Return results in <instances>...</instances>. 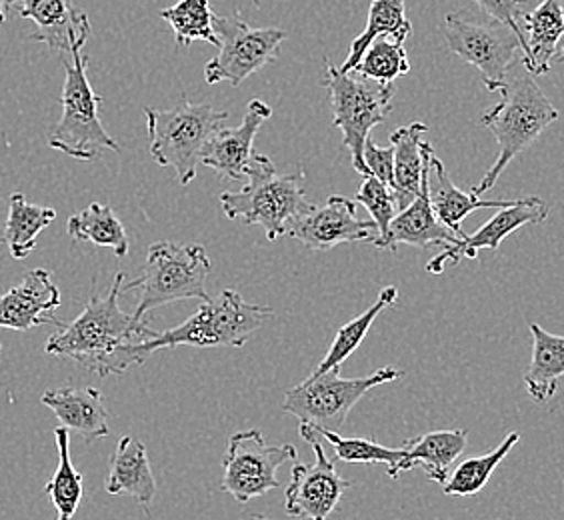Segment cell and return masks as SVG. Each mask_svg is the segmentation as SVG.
Returning a JSON list of instances; mask_svg holds the SVG:
<instances>
[{
  "instance_id": "cell-1",
  "label": "cell",
  "mask_w": 564,
  "mask_h": 520,
  "mask_svg": "<svg viewBox=\"0 0 564 520\" xmlns=\"http://www.w3.org/2000/svg\"><path fill=\"white\" fill-rule=\"evenodd\" d=\"M124 272H117L107 296L93 294L85 311L70 325H63L44 345L53 357L70 358L98 377L122 375L134 365H142L141 347L159 335L144 318H137L120 308L119 296Z\"/></svg>"
},
{
  "instance_id": "cell-2",
  "label": "cell",
  "mask_w": 564,
  "mask_h": 520,
  "mask_svg": "<svg viewBox=\"0 0 564 520\" xmlns=\"http://www.w3.org/2000/svg\"><path fill=\"white\" fill-rule=\"evenodd\" d=\"M499 105L485 110L480 119L499 142V156L482 181L473 186L470 193L477 196L489 193L510 161L527 151L554 120H558V110L554 109L553 102L529 71L527 75L507 76V83L499 88Z\"/></svg>"
},
{
  "instance_id": "cell-3",
  "label": "cell",
  "mask_w": 564,
  "mask_h": 520,
  "mask_svg": "<svg viewBox=\"0 0 564 520\" xmlns=\"http://www.w3.org/2000/svg\"><path fill=\"white\" fill-rule=\"evenodd\" d=\"M220 206L230 220L264 228L271 242L284 237L299 218L315 208L304 195L303 171L279 174L261 152L252 154L247 185L239 193H223Z\"/></svg>"
},
{
  "instance_id": "cell-4",
  "label": "cell",
  "mask_w": 564,
  "mask_h": 520,
  "mask_svg": "<svg viewBox=\"0 0 564 520\" xmlns=\"http://www.w3.org/2000/svg\"><path fill=\"white\" fill-rule=\"evenodd\" d=\"M274 315L271 306L250 304L232 289L210 299L183 325L174 326L147 340L141 347L144 360L161 348H242L250 336Z\"/></svg>"
},
{
  "instance_id": "cell-5",
  "label": "cell",
  "mask_w": 564,
  "mask_h": 520,
  "mask_svg": "<svg viewBox=\"0 0 564 520\" xmlns=\"http://www.w3.org/2000/svg\"><path fill=\"white\" fill-rule=\"evenodd\" d=\"M210 274L207 249L200 245H174L159 240L149 247L141 277L122 286V293H139V304L132 315L144 318L154 308L196 299L210 301L205 284Z\"/></svg>"
},
{
  "instance_id": "cell-6",
  "label": "cell",
  "mask_w": 564,
  "mask_h": 520,
  "mask_svg": "<svg viewBox=\"0 0 564 520\" xmlns=\"http://www.w3.org/2000/svg\"><path fill=\"white\" fill-rule=\"evenodd\" d=\"M323 85L330 95L333 124L343 132L355 171L367 178L370 171L365 163V144L370 139V130L389 117L397 88L392 83H380L357 71L345 73L328 58Z\"/></svg>"
},
{
  "instance_id": "cell-7",
  "label": "cell",
  "mask_w": 564,
  "mask_h": 520,
  "mask_svg": "<svg viewBox=\"0 0 564 520\" xmlns=\"http://www.w3.org/2000/svg\"><path fill=\"white\" fill-rule=\"evenodd\" d=\"M63 115L48 130V147L65 152L66 156H73L76 161H93L100 151L120 152L119 142L110 137L98 117L102 97H98L90 87L85 46H75L70 51V61L63 58Z\"/></svg>"
},
{
  "instance_id": "cell-8",
  "label": "cell",
  "mask_w": 564,
  "mask_h": 520,
  "mask_svg": "<svg viewBox=\"0 0 564 520\" xmlns=\"http://www.w3.org/2000/svg\"><path fill=\"white\" fill-rule=\"evenodd\" d=\"M144 115L152 159L161 166H173L181 185H191L200 164V152L208 139L223 129L228 112L196 105L183 95L173 109H144Z\"/></svg>"
},
{
  "instance_id": "cell-9",
  "label": "cell",
  "mask_w": 564,
  "mask_h": 520,
  "mask_svg": "<svg viewBox=\"0 0 564 520\" xmlns=\"http://www.w3.org/2000/svg\"><path fill=\"white\" fill-rule=\"evenodd\" d=\"M404 372L384 367L369 377L343 379L340 367L311 375L293 389L284 392L282 411L296 416L301 423L315 424L328 431H340L348 414L370 389L402 379Z\"/></svg>"
},
{
  "instance_id": "cell-10",
  "label": "cell",
  "mask_w": 564,
  "mask_h": 520,
  "mask_svg": "<svg viewBox=\"0 0 564 520\" xmlns=\"http://www.w3.org/2000/svg\"><path fill=\"white\" fill-rule=\"evenodd\" d=\"M286 463H296L293 445H267L259 429L230 434L227 455L223 458L225 475L220 490L242 505L264 497L281 488L276 470Z\"/></svg>"
},
{
  "instance_id": "cell-11",
  "label": "cell",
  "mask_w": 564,
  "mask_h": 520,
  "mask_svg": "<svg viewBox=\"0 0 564 520\" xmlns=\"http://www.w3.org/2000/svg\"><path fill=\"white\" fill-rule=\"evenodd\" d=\"M213 26L220 44L217 56L205 66L208 85L227 80L232 87H240L242 80L279 58L281 44L286 39L281 29H252L239 14H215Z\"/></svg>"
},
{
  "instance_id": "cell-12",
  "label": "cell",
  "mask_w": 564,
  "mask_h": 520,
  "mask_svg": "<svg viewBox=\"0 0 564 520\" xmlns=\"http://www.w3.org/2000/svg\"><path fill=\"white\" fill-rule=\"evenodd\" d=\"M443 33L448 48L468 65L477 66L490 93H499L521 48L519 39L500 22H470L460 14H446Z\"/></svg>"
},
{
  "instance_id": "cell-13",
  "label": "cell",
  "mask_w": 564,
  "mask_h": 520,
  "mask_svg": "<svg viewBox=\"0 0 564 520\" xmlns=\"http://www.w3.org/2000/svg\"><path fill=\"white\" fill-rule=\"evenodd\" d=\"M301 436L313 448L315 463L293 466L291 485L284 490V509L294 519L326 520L337 510L350 483L338 475L311 424L301 423Z\"/></svg>"
},
{
  "instance_id": "cell-14",
  "label": "cell",
  "mask_w": 564,
  "mask_h": 520,
  "mask_svg": "<svg viewBox=\"0 0 564 520\" xmlns=\"http://www.w3.org/2000/svg\"><path fill=\"white\" fill-rule=\"evenodd\" d=\"M372 220H360L357 203L347 196L330 195L323 206H316L289 228L286 237L299 240L306 249L325 252L345 242H372L377 237Z\"/></svg>"
},
{
  "instance_id": "cell-15",
  "label": "cell",
  "mask_w": 564,
  "mask_h": 520,
  "mask_svg": "<svg viewBox=\"0 0 564 520\" xmlns=\"http://www.w3.org/2000/svg\"><path fill=\"white\" fill-rule=\"evenodd\" d=\"M549 217V206L539 196H529L514 201L507 208H500L495 217L478 228L475 235H465V239L446 247L438 257H434L426 271L443 274L446 267H456L463 259H477L478 250H499L502 240L524 225H541Z\"/></svg>"
},
{
  "instance_id": "cell-16",
  "label": "cell",
  "mask_w": 564,
  "mask_h": 520,
  "mask_svg": "<svg viewBox=\"0 0 564 520\" xmlns=\"http://www.w3.org/2000/svg\"><path fill=\"white\" fill-rule=\"evenodd\" d=\"M424 173L421 195L414 198V203L401 210L389 228V235L384 239L375 242L377 249L399 250V245H409L416 249H431V247H451L460 240L451 228L441 223V218L434 213L429 191V173H431V156L434 149L429 142H423Z\"/></svg>"
},
{
  "instance_id": "cell-17",
  "label": "cell",
  "mask_w": 564,
  "mask_h": 520,
  "mask_svg": "<svg viewBox=\"0 0 564 520\" xmlns=\"http://www.w3.org/2000/svg\"><path fill=\"white\" fill-rule=\"evenodd\" d=\"M272 109L259 98L250 100L247 115L237 129H218L208 139L200 152V164L210 166L218 176L227 181H242L249 174L252 163V144L254 137L267 120L271 119Z\"/></svg>"
},
{
  "instance_id": "cell-18",
  "label": "cell",
  "mask_w": 564,
  "mask_h": 520,
  "mask_svg": "<svg viewBox=\"0 0 564 520\" xmlns=\"http://www.w3.org/2000/svg\"><path fill=\"white\" fill-rule=\"evenodd\" d=\"M58 306L61 291L56 289L51 272L34 269L0 296V328L31 331L34 326L43 325L61 328L63 323L55 316Z\"/></svg>"
},
{
  "instance_id": "cell-19",
  "label": "cell",
  "mask_w": 564,
  "mask_h": 520,
  "mask_svg": "<svg viewBox=\"0 0 564 520\" xmlns=\"http://www.w3.org/2000/svg\"><path fill=\"white\" fill-rule=\"evenodd\" d=\"M21 19L36 24L31 41L53 51L70 55L75 46H87L90 21L87 12L78 11L70 0H22Z\"/></svg>"
},
{
  "instance_id": "cell-20",
  "label": "cell",
  "mask_w": 564,
  "mask_h": 520,
  "mask_svg": "<svg viewBox=\"0 0 564 520\" xmlns=\"http://www.w3.org/2000/svg\"><path fill=\"white\" fill-rule=\"evenodd\" d=\"M468 431L455 429V431H433L421 436H414L402 445L401 461L389 468V477H401L402 473H409L413 468H423L426 477L445 485L451 477V468L456 458L467 451Z\"/></svg>"
},
{
  "instance_id": "cell-21",
  "label": "cell",
  "mask_w": 564,
  "mask_h": 520,
  "mask_svg": "<svg viewBox=\"0 0 564 520\" xmlns=\"http://www.w3.org/2000/svg\"><path fill=\"white\" fill-rule=\"evenodd\" d=\"M41 402L55 412L68 433L78 434L88 446L110 434V414L98 389L63 387L46 390Z\"/></svg>"
},
{
  "instance_id": "cell-22",
  "label": "cell",
  "mask_w": 564,
  "mask_h": 520,
  "mask_svg": "<svg viewBox=\"0 0 564 520\" xmlns=\"http://www.w3.org/2000/svg\"><path fill=\"white\" fill-rule=\"evenodd\" d=\"M105 488L112 497L129 495L141 505L147 514L151 512L156 483L147 456V448L141 441L132 436L120 438L117 451L110 456L109 477Z\"/></svg>"
},
{
  "instance_id": "cell-23",
  "label": "cell",
  "mask_w": 564,
  "mask_h": 520,
  "mask_svg": "<svg viewBox=\"0 0 564 520\" xmlns=\"http://www.w3.org/2000/svg\"><path fill=\"white\" fill-rule=\"evenodd\" d=\"M429 191H431V203H433L436 217L441 218V223L451 228L460 239H465L460 223L470 213H475L478 208H507L514 203V201H482L480 196L473 195V193H463L451 181L445 164L436 154L431 156Z\"/></svg>"
},
{
  "instance_id": "cell-24",
  "label": "cell",
  "mask_w": 564,
  "mask_h": 520,
  "mask_svg": "<svg viewBox=\"0 0 564 520\" xmlns=\"http://www.w3.org/2000/svg\"><path fill=\"white\" fill-rule=\"evenodd\" d=\"M426 130L429 127L424 122H413L391 134V144L394 147L392 195L399 213L421 195L424 173L423 134Z\"/></svg>"
},
{
  "instance_id": "cell-25",
  "label": "cell",
  "mask_w": 564,
  "mask_h": 520,
  "mask_svg": "<svg viewBox=\"0 0 564 520\" xmlns=\"http://www.w3.org/2000/svg\"><path fill=\"white\" fill-rule=\"evenodd\" d=\"M532 358L524 372V387L536 404L551 401L564 377V336L551 335L531 323Z\"/></svg>"
},
{
  "instance_id": "cell-26",
  "label": "cell",
  "mask_w": 564,
  "mask_h": 520,
  "mask_svg": "<svg viewBox=\"0 0 564 520\" xmlns=\"http://www.w3.org/2000/svg\"><path fill=\"white\" fill-rule=\"evenodd\" d=\"M524 31L529 33L527 43L531 55L527 71L534 76L546 75L564 36L563 0H543L534 11L524 14Z\"/></svg>"
},
{
  "instance_id": "cell-27",
  "label": "cell",
  "mask_w": 564,
  "mask_h": 520,
  "mask_svg": "<svg viewBox=\"0 0 564 520\" xmlns=\"http://www.w3.org/2000/svg\"><path fill=\"white\" fill-rule=\"evenodd\" d=\"M55 218V208L33 205L26 201V196L14 193L9 198V215L0 242L9 247L12 259H26L36 247L39 235L44 228L51 227Z\"/></svg>"
},
{
  "instance_id": "cell-28",
  "label": "cell",
  "mask_w": 564,
  "mask_h": 520,
  "mask_svg": "<svg viewBox=\"0 0 564 520\" xmlns=\"http://www.w3.org/2000/svg\"><path fill=\"white\" fill-rule=\"evenodd\" d=\"M413 33V24L406 19V9H404V0H372L369 9V22L367 29L358 34L357 39L350 44L345 65L340 66V71L350 73L357 68L362 55L367 53L369 44L377 36H391L397 41H406Z\"/></svg>"
},
{
  "instance_id": "cell-29",
  "label": "cell",
  "mask_w": 564,
  "mask_h": 520,
  "mask_svg": "<svg viewBox=\"0 0 564 520\" xmlns=\"http://www.w3.org/2000/svg\"><path fill=\"white\" fill-rule=\"evenodd\" d=\"M66 232L76 242H93L97 247L115 250L119 259H124L131 250V240L119 217L110 206L93 203L75 217L68 218Z\"/></svg>"
},
{
  "instance_id": "cell-30",
  "label": "cell",
  "mask_w": 564,
  "mask_h": 520,
  "mask_svg": "<svg viewBox=\"0 0 564 520\" xmlns=\"http://www.w3.org/2000/svg\"><path fill=\"white\" fill-rule=\"evenodd\" d=\"M55 443L58 448V465L55 475L48 478L44 492L53 502L56 510V520H73L78 505L83 500V475L76 470L70 458V433L65 426L55 431Z\"/></svg>"
},
{
  "instance_id": "cell-31",
  "label": "cell",
  "mask_w": 564,
  "mask_h": 520,
  "mask_svg": "<svg viewBox=\"0 0 564 520\" xmlns=\"http://www.w3.org/2000/svg\"><path fill=\"white\" fill-rule=\"evenodd\" d=\"M397 301H399V289L387 286L380 293L377 303L367 308L362 315H358L357 318H352L350 323L338 328L333 345L328 347V353H326L325 358L318 362V367L313 372L321 375V372H326V370L340 367L352 353H357V348L362 345V340L369 335L370 326L375 325V321L379 318L380 313L391 308L392 304H397Z\"/></svg>"
},
{
  "instance_id": "cell-32",
  "label": "cell",
  "mask_w": 564,
  "mask_h": 520,
  "mask_svg": "<svg viewBox=\"0 0 564 520\" xmlns=\"http://www.w3.org/2000/svg\"><path fill=\"white\" fill-rule=\"evenodd\" d=\"M521 441V434L509 433L489 455L473 456L456 466L453 475L448 477L443 490L448 497H475L487 487L492 473L499 468L500 463L510 455V451Z\"/></svg>"
},
{
  "instance_id": "cell-33",
  "label": "cell",
  "mask_w": 564,
  "mask_h": 520,
  "mask_svg": "<svg viewBox=\"0 0 564 520\" xmlns=\"http://www.w3.org/2000/svg\"><path fill=\"white\" fill-rule=\"evenodd\" d=\"M164 21L173 26L176 46L188 48L193 41H205L213 46L220 44L215 33V12L210 11L208 0H178L171 9L161 11Z\"/></svg>"
},
{
  "instance_id": "cell-34",
  "label": "cell",
  "mask_w": 564,
  "mask_h": 520,
  "mask_svg": "<svg viewBox=\"0 0 564 520\" xmlns=\"http://www.w3.org/2000/svg\"><path fill=\"white\" fill-rule=\"evenodd\" d=\"M318 438H325L328 445L335 451V458L348 465H397L401 461L402 448H389V446L377 445L367 438H347L340 436L337 431H328L311 424Z\"/></svg>"
},
{
  "instance_id": "cell-35",
  "label": "cell",
  "mask_w": 564,
  "mask_h": 520,
  "mask_svg": "<svg viewBox=\"0 0 564 520\" xmlns=\"http://www.w3.org/2000/svg\"><path fill=\"white\" fill-rule=\"evenodd\" d=\"M355 71L380 83H392L394 78L406 75L411 71V65L404 51V43L384 34L377 36L369 44L367 53L362 55Z\"/></svg>"
},
{
  "instance_id": "cell-36",
  "label": "cell",
  "mask_w": 564,
  "mask_h": 520,
  "mask_svg": "<svg viewBox=\"0 0 564 520\" xmlns=\"http://www.w3.org/2000/svg\"><path fill=\"white\" fill-rule=\"evenodd\" d=\"M357 203L369 210L372 223L377 225V230H379L377 237L372 240V245L384 239L389 235L392 220L399 215V206H397L391 188L382 185L377 176H367L358 188Z\"/></svg>"
},
{
  "instance_id": "cell-37",
  "label": "cell",
  "mask_w": 564,
  "mask_h": 520,
  "mask_svg": "<svg viewBox=\"0 0 564 520\" xmlns=\"http://www.w3.org/2000/svg\"><path fill=\"white\" fill-rule=\"evenodd\" d=\"M478 9L489 14L492 21L505 24L510 29L514 36L519 39L521 51L524 53L521 65L524 68L531 63V55H529V43H527V33H524V9H522V0H475Z\"/></svg>"
},
{
  "instance_id": "cell-38",
  "label": "cell",
  "mask_w": 564,
  "mask_h": 520,
  "mask_svg": "<svg viewBox=\"0 0 564 520\" xmlns=\"http://www.w3.org/2000/svg\"><path fill=\"white\" fill-rule=\"evenodd\" d=\"M365 163L369 166L370 176H377L382 185L389 186L392 191L394 183V147L380 149L377 142L369 139L365 144Z\"/></svg>"
},
{
  "instance_id": "cell-39",
  "label": "cell",
  "mask_w": 564,
  "mask_h": 520,
  "mask_svg": "<svg viewBox=\"0 0 564 520\" xmlns=\"http://www.w3.org/2000/svg\"><path fill=\"white\" fill-rule=\"evenodd\" d=\"M14 2H17V0H0V24H4L7 19H9V11H11V7Z\"/></svg>"
},
{
  "instance_id": "cell-40",
  "label": "cell",
  "mask_w": 564,
  "mask_h": 520,
  "mask_svg": "<svg viewBox=\"0 0 564 520\" xmlns=\"http://www.w3.org/2000/svg\"><path fill=\"white\" fill-rule=\"evenodd\" d=\"M252 520H271V519H267V517H262V514H254V519Z\"/></svg>"
},
{
  "instance_id": "cell-41",
  "label": "cell",
  "mask_w": 564,
  "mask_h": 520,
  "mask_svg": "<svg viewBox=\"0 0 564 520\" xmlns=\"http://www.w3.org/2000/svg\"><path fill=\"white\" fill-rule=\"evenodd\" d=\"M558 56H561V58H563V61H564V48H563V51H561V53H558Z\"/></svg>"
},
{
  "instance_id": "cell-42",
  "label": "cell",
  "mask_w": 564,
  "mask_h": 520,
  "mask_svg": "<svg viewBox=\"0 0 564 520\" xmlns=\"http://www.w3.org/2000/svg\"><path fill=\"white\" fill-rule=\"evenodd\" d=\"M254 4H257V7H259V0H254Z\"/></svg>"
},
{
  "instance_id": "cell-43",
  "label": "cell",
  "mask_w": 564,
  "mask_h": 520,
  "mask_svg": "<svg viewBox=\"0 0 564 520\" xmlns=\"http://www.w3.org/2000/svg\"><path fill=\"white\" fill-rule=\"evenodd\" d=\"M0 353H2V345H0Z\"/></svg>"
}]
</instances>
